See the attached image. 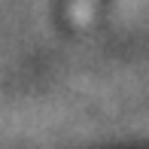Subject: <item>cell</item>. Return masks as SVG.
Listing matches in <instances>:
<instances>
[{"label":"cell","instance_id":"6da1fadb","mask_svg":"<svg viewBox=\"0 0 149 149\" xmlns=\"http://www.w3.org/2000/svg\"><path fill=\"white\" fill-rule=\"evenodd\" d=\"M94 12H97V0H70V9H67V15H70L73 28H88Z\"/></svg>","mask_w":149,"mask_h":149}]
</instances>
